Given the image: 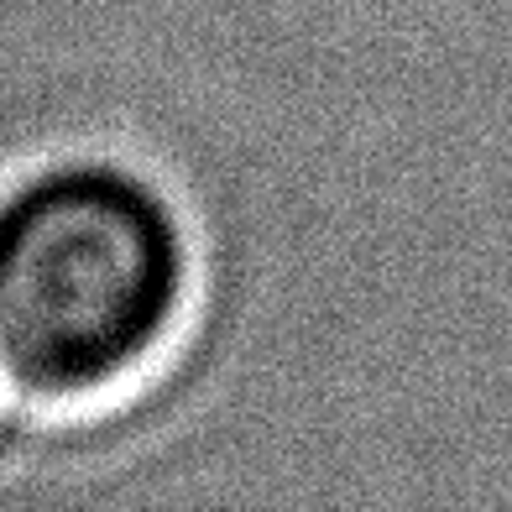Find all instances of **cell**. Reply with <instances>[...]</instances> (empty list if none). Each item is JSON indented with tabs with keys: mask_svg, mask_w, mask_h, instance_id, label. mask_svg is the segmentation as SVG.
Returning <instances> with one entry per match:
<instances>
[{
	"mask_svg": "<svg viewBox=\"0 0 512 512\" xmlns=\"http://www.w3.org/2000/svg\"><path fill=\"white\" fill-rule=\"evenodd\" d=\"M194 283L189 215L152 168L105 147L16 168L0 183V413L63 418L131 392Z\"/></svg>",
	"mask_w": 512,
	"mask_h": 512,
	"instance_id": "1",
	"label": "cell"
}]
</instances>
